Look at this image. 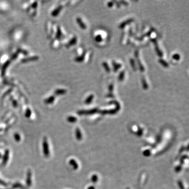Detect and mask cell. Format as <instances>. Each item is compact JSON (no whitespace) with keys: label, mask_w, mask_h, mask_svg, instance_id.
Here are the masks:
<instances>
[{"label":"cell","mask_w":189,"mask_h":189,"mask_svg":"<svg viewBox=\"0 0 189 189\" xmlns=\"http://www.w3.org/2000/svg\"><path fill=\"white\" fill-rule=\"evenodd\" d=\"M43 146H44V153L45 155V156L48 157L49 155V145H48V142L47 139L45 138L43 142Z\"/></svg>","instance_id":"cell-1"},{"label":"cell","mask_w":189,"mask_h":189,"mask_svg":"<svg viewBox=\"0 0 189 189\" xmlns=\"http://www.w3.org/2000/svg\"><path fill=\"white\" fill-rule=\"evenodd\" d=\"M123 77H124V73L123 72L121 73V74H120V76H119L120 80H122Z\"/></svg>","instance_id":"cell-3"},{"label":"cell","mask_w":189,"mask_h":189,"mask_svg":"<svg viewBox=\"0 0 189 189\" xmlns=\"http://www.w3.org/2000/svg\"><path fill=\"white\" fill-rule=\"evenodd\" d=\"M173 58L174 59V60H179L180 58V56L179 54H174V55L173 56Z\"/></svg>","instance_id":"cell-2"},{"label":"cell","mask_w":189,"mask_h":189,"mask_svg":"<svg viewBox=\"0 0 189 189\" xmlns=\"http://www.w3.org/2000/svg\"><path fill=\"white\" fill-rule=\"evenodd\" d=\"M93 95H91V96H89V97L86 100V101H87V103H90L91 102V100L92 99V98H93Z\"/></svg>","instance_id":"cell-4"}]
</instances>
